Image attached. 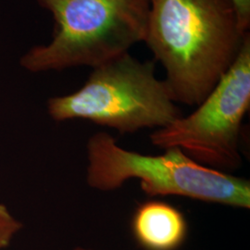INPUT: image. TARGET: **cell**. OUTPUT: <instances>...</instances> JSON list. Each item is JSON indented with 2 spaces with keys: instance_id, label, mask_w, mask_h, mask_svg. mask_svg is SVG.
<instances>
[{
  "instance_id": "cell-1",
  "label": "cell",
  "mask_w": 250,
  "mask_h": 250,
  "mask_svg": "<svg viewBox=\"0 0 250 250\" xmlns=\"http://www.w3.org/2000/svg\"><path fill=\"white\" fill-rule=\"evenodd\" d=\"M249 35L230 0H149L144 42L163 67L175 103L197 107Z\"/></svg>"
},
{
  "instance_id": "cell-2",
  "label": "cell",
  "mask_w": 250,
  "mask_h": 250,
  "mask_svg": "<svg viewBox=\"0 0 250 250\" xmlns=\"http://www.w3.org/2000/svg\"><path fill=\"white\" fill-rule=\"evenodd\" d=\"M55 21L47 45L21 60L33 72L96 68L129 52L146 36L149 0H37Z\"/></svg>"
},
{
  "instance_id": "cell-3",
  "label": "cell",
  "mask_w": 250,
  "mask_h": 250,
  "mask_svg": "<svg viewBox=\"0 0 250 250\" xmlns=\"http://www.w3.org/2000/svg\"><path fill=\"white\" fill-rule=\"evenodd\" d=\"M86 181L103 192L122 188L131 179L149 197L176 196L238 208H250V180L205 167L177 147L162 155H143L123 148L106 132L87 142Z\"/></svg>"
},
{
  "instance_id": "cell-4",
  "label": "cell",
  "mask_w": 250,
  "mask_h": 250,
  "mask_svg": "<svg viewBox=\"0 0 250 250\" xmlns=\"http://www.w3.org/2000/svg\"><path fill=\"white\" fill-rule=\"evenodd\" d=\"M155 71V62L127 52L94 68L76 92L49 99L48 113L56 122L87 120L122 134L161 129L182 113Z\"/></svg>"
},
{
  "instance_id": "cell-5",
  "label": "cell",
  "mask_w": 250,
  "mask_h": 250,
  "mask_svg": "<svg viewBox=\"0 0 250 250\" xmlns=\"http://www.w3.org/2000/svg\"><path fill=\"white\" fill-rule=\"evenodd\" d=\"M250 107V35L228 71L197 109L150 134L153 146L177 147L191 160L225 173L242 165L241 131Z\"/></svg>"
},
{
  "instance_id": "cell-6",
  "label": "cell",
  "mask_w": 250,
  "mask_h": 250,
  "mask_svg": "<svg viewBox=\"0 0 250 250\" xmlns=\"http://www.w3.org/2000/svg\"><path fill=\"white\" fill-rule=\"evenodd\" d=\"M132 231L145 250H177L188 235V222L178 208L151 200L139 206L132 220Z\"/></svg>"
},
{
  "instance_id": "cell-7",
  "label": "cell",
  "mask_w": 250,
  "mask_h": 250,
  "mask_svg": "<svg viewBox=\"0 0 250 250\" xmlns=\"http://www.w3.org/2000/svg\"><path fill=\"white\" fill-rule=\"evenodd\" d=\"M22 224L9 211L7 207L0 203V250L7 248Z\"/></svg>"
},
{
  "instance_id": "cell-8",
  "label": "cell",
  "mask_w": 250,
  "mask_h": 250,
  "mask_svg": "<svg viewBox=\"0 0 250 250\" xmlns=\"http://www.w3.org/2000/svg\"><path fill=\"white\" fill-rule=\"evenodd\" d=\"M237 13L242 29L245 32H250V0H230Z\"/></svg>"
},
{
  "instance_id": "cell-9",
  "label": "cell",
  "mask_w": 250,
  "mask_h": 250,
  "mask_svg": "<svg viewBox=\"0 0 250 250\" xmlns=\"http://www.w3.org/2000/svg\"><path fill=\"white\" fill-rule=\"evenodd\" d=\"M73 250H90V249H85V248H82V247H77V248H75Z\"/></svg>"
},
{
  "instance_id": "cell-10",
  "label": "cell",
  "mask_w": 250,
  "mask_h": 250,
  "mask_svg": "<svg viewBox=\"0 0 250 250\" xmlns=\"http://www.w3.org/2000/svg\"></svg>"
}]
</instances>
